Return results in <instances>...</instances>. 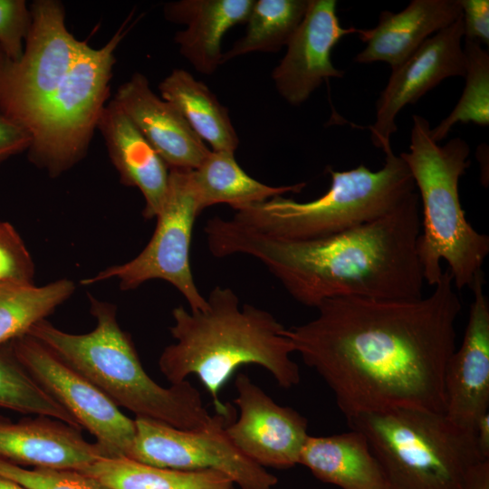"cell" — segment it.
<instances>
[{"mask_svg":"<svg viewBox=\"0 0 489 489\" xmlns=\"http://www.w3.org/2000/svg\"><path fill=\"white\" fill-rule=\"evenodd\" d=\"M317 309L316 318L283 335L332 390L347 420L395 408L445 412L461 311L447 269L427 297H338Z\"/></svg>","mask_w":489,"mask_h":489,"instance_id":"1","label":"cell"},{"mask_svg":"<svg viewBox=\"0 0 489 489\" xmlns=\"http://www.w3.org/2000/svg\"><path fill=\"white\" fill-rule=\"evenodd\" d=\"M204 232L214 256L254 257L305 306L317 308L338 297H423L424 277L417 254L421 215L417 191L388 214L325 238L273 237L220 216L207 220Z\"/></svg>","mask_w":489,"mask_h":489,"instance_id":"2","label":"cell"},{"mask_svg":"<svg viewBox=\"0 0 489 489\" xmlns=\"http://www.w3.org/2000/svg\"><path fill=\"white\" fill-rule=\"evenodd\" d=\"M206 301L204 311L183 306L172 311L170 333L176 342L158 360L171 385L195 375L211 395L216 414L232 419L234 408L219 399V391L242 365L262 366L284 388L300 382L299 367L290 357L294 348L273 314L254 305L240 306L228 287L216 286Z\"/></svg>","mask_w":489,"mask_h":489,"instance_id":"3","label":"cell"},{"mask_svg":"<svg viewBox=\"0 0 489 489\" xmlns=\"http://www.w3.org/2000/svg\"><path fill=\"white\" fill-rule=\"evenodd\" d=\"M95 328L84 334L59 330L46 320L28 335L71 366L118 407L180 429L211 425L199 391L188 381L164 388L145 371L129 336L118 324L116 308L89 294Z\"/></svg>","mask_w":489,"mask_h":489,"instance_id":"4","label":"cell"},{"mask_svg":"<svg viewBox=\"0 0 489 489\" xmlns=\"http://www.w3.org/2000/svg\"><path fill=\"white\" fill-rule=\"evenodd\" d=\"M470 149L460 138L439 146L427 120L413 116L409 151L399 156L407 164L422 205L417 254L424 281L436 285L447 264L457 290L469 287L489 254V237L466 220L459 197V179L470 165Z\"/></svg>","mask_w":489,"mask_h":489,"instance_id":"5","label":"cell"},{"mask_svg":"<svg viewBox=\"0 0 489 489\" xmlns=\"http://www.w3.org/2000/svg\"><path fill=\"white\" fill-rule=\"evenodd\" d=\"M377 171L363 164L345 171L327 168L329 190L298 202L277 196L235 212L234 220L263 234L289 240L329 237L378 219L416 191L412 175L400 156L390 151Z\"/></svg>","mask_w":489,"mask_h":489,"instance_id":"6","label":"cell"},{"mask_svg":"<svg viewBox=\"0 0 489 489\" xmlns=\"http://www.w3.org/2000/svg\"><path fill=\"white\" fill-rule=\"evenodd\" d=\"M347 421L365 436L388 489H464L470 469L483 460L475 432L443 412L395 408Z\"/></svg>","mask_w":489,"mask_h":489,"instance_id":"7","label":"cell"},{"mask_svg":"<svg viewBox=\"0 0 489 489\" xmlns=\"http://www.w3.org/2000/svg\"><path fill=\"white\" fill-rule=\"evenodd\" d=\"M128 22L101 48L85 42L29 132V160L53 177L70 169L86 155L110 96L115 52L129 30Z\"/></svg>","mask_w":489,"mask_h":489,"instance_id":"8","label":"cell"},{"mask_svg":"<svg viewBox=\"0 0 489 489\" xmlns=\"http://www.w3.org/2000/svg\"><path fill=\"white\" fill-rule=\"evenodd\" d=\"M29 9L22 56L13 60L0 48V113L28 135L85 43L68 31L60 1L35 0Z\"/></svg>","mask_w":489,"mask_h":489,"instance_id":"9","label":"cell"},{"mask_svg":"<svg viewBox=\"0 0 489 489\" xmlns=\"http://www.w3.org/2000/svg\"><path fill=\"white\" fill-rule=\"evenodd\" d=\"M201 212L192 170L169 169L167 194L146 247L128 263L110 266L81 283L115 278L122 290H131L147 281L160 279L180 292L191 311H204L207 301L195 283L189 261L192 231Z\"/></svg>","mask_w":489,"mask_h":489,"instance_id":"10","label":"cell"},{"mask_svg":"<svg viewBox=\"0 0 489 489\" xmlns=\"http://www.w3.org/2000/svg\"><path fill=\"white\" fill-rule=\"evenodd\" d=\"M136 435L128 458L164 468L216 470L240 489H272L277 477L245 456L226 436L231 418L216 414L206 427L180 429L136 417Z\"/></svg>","mask_w":489,"mask_h":489,"instance_id":"11","label":"cell"},{"mask_svg":"<svg viewBox=\"0 0 489 489\" xmlns=\"http://www.w3.org/2000/svg\"><path fill=\"white\" fill-rule=\"evenodd\" d=\"M9 348L30 376L89 431L111 457H128L136 435L135 420L82 374L36 339L26 334Z\"/></svg>","mask_w":489,"mask_h":489,"instance_id":"12","label":"cell"},{"mask_svg":"<svg viewBox=\"0 0 489 489\" xmlns=\"http://www.w3.org/2000/svg\"><path fill=\"white\" fill-rule=\"evenodd\" d=\"M463 19L427 38L401 64L392 69L389 80L376 103V120L369 127L372 143L385 154L392 151L390 137L398 129L396 117L443 80L465 76V55L462 47Z\"/></svg>","mask_w":489,"mask_h":489,"instance_id":"13","label":"cell"},{"mask_svg":"<svg viewBox=\"0 0 489 489\" xmlns=\"http://www.w3.org/2000/svg\"><path fill=\"white\" fill-rule=\"evenodd\" d=\"M240 415L225 431L245 456L265 467L286 469L299 464L307 437V419L275 403L244 373L235 381Z\"/></svg>","mask_w":489,"mask_h":489,"instance_id":"14","label":"cell"},{"mask_svg":"<svg viewBox=\"0 0 489 489\" xmlns=\"http://www.w3.org/2000/svg\"><path fill=\"white\" fill-rule=\"evenodd\" d=\"M336 6L335 0H309L285 55L272 72L277 91L291 105L299 106L324 81L344 74L333 66L331 51L341 37L358 29L340 25Z\"/></svg>","mask_w":489,"mask_h":489,"instance_id":"15","label":"cell"},{"mask_svg":"<svg viewBox=\"0 0 489 489\" xmlns=\"http://www.w3.org/2000/svg\"><path fill=\"white\" fill-rule=\"evenodd\" d=\"M484 274L478 272L469 288L474 294L461 346L450 357L445 374V415L473 430L489 407V300Z\"/></svg>","mask_w":489,"mask_h":489,"instance_id":"16","label":"cell"},{"mask_svg":"<svg viewBox=\"0 0 489 489\" xmlns=\"http://www.w3.org/2000/svg\"><path fill=\"white\" fill-rule=\"evenodd\" d=\"M113 101L151 144L169 169L197 168L210 149L180 111L157 96L145 75L136 72L117 90Z\"/></svg>","mask_w":489,"mask_h":489,"instance_id":"17","label":"cell"},{"mask_svg":"<svg viewBox=\"0 0 489 489\" xmlns=\"http://www.w3.org/2000/svg\"><path fill=\"white\" fill-rule=\"evenodd\" d=\"M107 456L100 444L62 421L43 416L18 423L0 419V458L13 464L80 471Z\"/></svg>","mask_w":489,"mask_h":489,"instance_id":"18","label":"cell"},{"mask_svg":"<svg viewBox=\"0 0 489 489\" xmlns=\"http://www.w3.org/2000/svg\"><path fill=\"white\" fill-rule=\"evenodd\" d=\"M97 129L120 181L144 197L143 216L156 217L168 190V167L113 100L103 108Z\"/></svg>","mask_w":489,"mask_h":489,"instance_id":"19","label":"cell"},{"mask_svg":"<svg viewBox=\"0 0 489 489\" xmlns=\"http://www.w3.org/2000/svg\"><path fill=\"white\" fill-rule=\"evenodd\" d=\"M462 17L459 0H413L402 11H383L372 29H358L367 43L354 61L359 63L384 62L391 70L401 64L432 34Z\"/></svg>","mask_w":489,"mask_h":489,"instance_id":"20","label":"cell"},{"mask_svg":"<svg viewBox=\"0 0 489 489\" xmlns=\"http://www.w3.org/2000/svg\"><path fill=\"white\" fill-rule=\"evenodd\" d=\"M254 1L180 0L165 4L163 13L168 21L187 25L174 41L197 72L210 75L222 64L225 34L246 22Z\"/></svg>","mask_w":489,"mask_h":489,"instance_id":"21","label":"cell"},{"mask_svg":"<svg viewBox=\"0 0 489 489\" xmlns=\"http://www.w3.org/2000/svg\"><path fill=\"white\" fill-rule=\"evenodd\" d=\"M299 464L316 478L341 489H388L379 463L363 434L350 432L309 436Z\"/></svg>","mask_w":489,"mask_h":489,"instance_id":"22","label":"cell"},{"mask_svg":"<svg viewBox=\"0 0 489 489\" xmlns=\"http://www.w3.org/2000/svg\"><path fill=\"white\" fill-rule=\"evenodd\" d=\"M161 98L172 103L196 134L213 151L235 153L239 139L226 107L211 90L183 69H174L158 85Z\"/></svg>","mask_w":489,"mask_h":489,"instance_id":"23","label":"cell"},{"mask_svg":"<svg viewBox=\"0 0 489 489\" xmlns=\"http://www.w3.org/2000/svg\"><path fill=\"white\" fill-rule=\"evenodd\" d=\"M201 211L216 204H228L235 211L286 193H300L306 186L302 182L290 186L272 187L250 177L239 166L235 153L213 151L192 170Z\"/></svg>","mask_w":489,"mask_h":489,"instance_id":"24","label":"cell"},{"mask_svg":"<svg viewBox=\"0 0 489 489\" xmlns=\"http://www.w3.org/2000/svg\"><path fill=\"white\" fill-rule=\"evenodd\" d=\"M80 471L110 489H234L216 470L158 467L123 456L102 457Z\"/></svg>","mask_w":489,"mask_h":489,"instance_id":"25","label":"cell"},{"mask_svg":"<svg viewBox=\"0 0 489 489\" xmlns=\"http://www.w3.org/2000/svg\"><path fill=\"white\" fill-rule=\"evenodd\" d=\"M74 283L61 279L43 286L0 284V348L26 335L74 292Z\"/></svg>","mask_w":489,"mask_h":489,"instance_id":"26","label":"cell"},{"mask_svg":"<svg viewBox=\"0 0 489 489\" xmlns=\"http://www.w3.org/2000/svg\"><path fill=\"white\" fill-rule=\"evenodd\" d=\"M308 5L309 0H254L245 34L223 53L222 63L253 52L274 53L287 45Z\"/></svg>","mask_w":489,"mask_h":489,"instance_id":"27","label":"cell"},{"mask_svg":"<svg viewBox=\"0 0 489 489\" xmlns=\"http://www.w3.org/2000/svg\"><path fill=\"white\" fill-rule=\"evenodd\" d=\"M465 86L451 113L436 127L431 137L438 143L457 122L489 124V54L479 42L465 40Z\"/></svg>","mask_w":489,"mask_h":489,"instance_id":"28","label":"cell"},{"mask_svg":"<svg viewBox=\"0 0 489 489\" xmlns=\"http://www.w3.org/2000/svg\"><path fill=\"white\" fill-rule=\"evenodd\" d=\"M3 347L0 348V407L52 417L81 428L74 417L22 367L10 348Z\"/></svg>","mask_w":489,"mask_h":489,"instance_id":"29","label":"cell"},{"mask_svg":"<svg viewBox=\"0 0 489 489\" xmlns=\"http://www.w3.org/2000/svg\"><path fill=\"white\" fill-rule=\"evenodd\" d=\"M0 476L28 489H110L95 478L74 469H26L0 458Z\"/></svg>","mask_w":489,"mask_h":489,"instance_id":"30","label":"cell"},{"mask_svg":"<svg viewBox=\"0 0 489 489\" xmlns=\"http://www.w3.org/2000/svg\"><path fill=\"white\" fill-rule=\"evenodd\" d=\"M34 264L15 228L0 221V284L33 283Z\"/></svg>","mask_w":489,"mask_h":489,"instance_id":"31","label":"cell"},{"mask_svg":"<svg viewBox=\"0 0 489 489\" xmlns=\"http://www.w3.org/2000/svg\"><path fill=\"white\" fill-rule=\"evenodd\" d=\"M31 24L24 0H0V48L13 60L19 59Z\"/></svg>","mask_w":489,"mask_h":489,"instance_id":"32","label":"cell"},{"mask_svg":"<svg viewBox=\"0 0 489 489\" xmlns=\"http://www.w3.org/2000/svg\"><path fill=\"white\" fill-rule=\"evenodd\" d=\"M462 8L465 40L489 43V1L459 0Z\"/></svg>","mask_w":489,"mask_h":489,"instance_id":"33","label":"cell"},{"mask_svg":"<svg viewBox=\"0 0 489 489\" xmlns=\"http://www.w3.org/2000/svg\"><path fill=\"white\" fill-rule=\"evenodd\" d=\"M29 135L0 113V164L7 158L27 151Z\"/></svg>","mask_w":489,"mask_h":489,"instance_id":"34","label":"cell"},{"mask_svg":"<svg viewBox=\"0 0 489 489\" xmlns=\"http://www.w3.org/2000/svg\"><path fill=\"white\" fill-rule=\"evenodd\" d=\"M464 489H489V460L479 461L470 469Z\"/></svg>","mask_w":489,"mask_h":489,"instance_id":"35","label":"cell"},{"mask_svg":"<svg viewBox=\"0 0 489 489\" xmlns=\"http://www.w3.org/2000/svg\"><path fill=\"white\" fill-rule=\"evenodd\" d=\"M475 444L483 460H489V412L481 415L474 428Z\"/></svg>","mask_w":489,"mask_h":489,"instance_id":"36","label":"cell"},{"mask_svg":"<svg viewBox=\"0 0 489 489\" xmlns=\"http://www.w3.org/2000/svg\"><path fill=\"white\" fill-rule=\"evenodd\" d=\"M0 489H28L20 484L7 479L5 477L0 476Z\"/></svg>","mask_w":489,"mask_h":489,"instance_id":"37","label":"cell"}]
</instances>
